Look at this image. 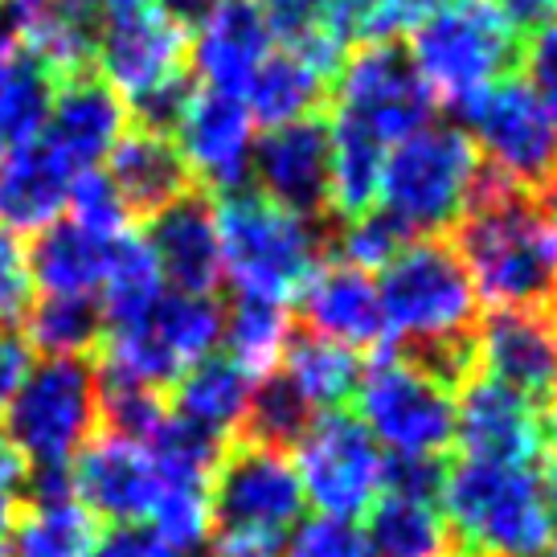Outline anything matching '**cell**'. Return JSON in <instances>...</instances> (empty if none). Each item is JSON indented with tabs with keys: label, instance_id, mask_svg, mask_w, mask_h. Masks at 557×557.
I'll list each match as a JSON object with an SVG mask.
<instances>
[{
	"label": "cell",
	"instance_id": "cell-41",
	"mask_svg": "<svg viewBox=\"0 0 557 557\" xmlns=\"http://www.w3.org/2000/svg\"><path fill=\"white\" fill-rule=\"evenodd\" d=\"M70 209H74V226L90 230L99 238H120L132 226V213L123 209L120 193L111 185V176L99 173V169H83L70 181Z\"/></svg>",
	"mask_w": 557,
	"mask_h": 557
},
{
	"label": "cell",
	"instance_id": "cell-36",
	"mask_svg": "<svg viewBox=\"0 0 557 557\" xmlns=\"http://www.w3.org/2000/svg\"><path fill=\"white\" fill-rule=\"evenodd\" d=\"M164 278L157 271V259L148 243L139 234H120L115 246H111V262H107L103 275V332L107 329H127L148 315V308L157 304V296L164 292L160 287Z\"/></svg>",
	"mask_w": 557,
	"mask_h": 557
},
{
	"label": "cell",
	"instance_id": "cell-11",
	"mask_svg": "<svg viewBox=\"0 0 557 557\" xmlns=\"http://www.w3.org/2000/svg\"><path fill=\"white\" fill-rule=\"evenodd\" d=\"M352 401L377 447L394 455H443L455 443V398L394 357L389 345L366 366Z\"/></svg>",
	"mask_w": 557,
	"mask_h": 557
},
{
	"label": "cell",
	"instance_id": "cell-57",
	"mask_svg": "<svg viewBox=\"0 0 557 557\" xmlns=\"http://www.w3.org/2000/svg\"><path fill=\"white\" fill-rule=\"evenodd\" d=\"M541 557H557V545H554V549H545V554H541Z\"/></svg>",
	"mask_w": 557,
	"mask_h": 557
},
{
	"label": "cell",
	"instance_id": "cell-46",
	"mask_svg": "<svg viewBox=\"0 0 557 557\" xmlns=\"http://www.w3.org/2000/svg\"><path fill=\"white\" fill-rule=\"evenodd\" d=\"M524 83L533 87V95L541 99V107L549 111V120L557 123V25L541 29L537 37L524 41Z\"/></svg>",
	"mask_w": 557,
	"mask_h": 557
},
{
	"label": "cell",
	"instance_id": "cell-8",
	"mask_svg": "<svg viewBox=\"0 0 557 557\" xmlns=\"http://www.w3.org/2000/svg\"><path fill=\"white\" fill-rule=\"evenodd\" d=\"M377 304L385 332H394L398 341L468 332L484 315L468 267L459 262L447 238H414L398 259L385 262Z\"/></svg>",
	"mask_w": 557,
	"mask_h": 557
},
{
	"label": "cell",
	"instance_id": "cell-52",
	"mask_svg": "<svg viewBox=\"0 0 557 557\" xmlns=\"http://www.w3.org/2000/svg\"><path fill=\"white\" fill-rule=\"evenodd\" d=\"M537 484H541V505H545V517L557 533V451H545L537 459Z\"/></svg>",
	"mask_w": 557,
	"mask_h": 557
},
{
	"label": "cell",
	"instance_id": "cell-43",
	"mask_svg": "<svg viewBox=\"0 0 557 557\" xmlns=\"http://www.w3.org/2000/svg\"><path fill=\"white\" fill-rule=\"evenodd\" d=\"M193 95H197V87H193V78L185 70L173 74V78H164L152 90H144V95L132 99V120H136L132 127L157 132V136H173L181 120H185V111H189Z\"/></svg>",
	"mask_w": 557,
	"mask_h": 557
},
{
	"label": "cell",
	"instance_id": "cell-2",
	"mask_svg": "<svg viewBox=\"0 0 557 557\" xmlns=\"http://www.w3.org/2000/svg\"><path fill=\"white\" fill-rule=\"evenodd\" d=\"M218 246H222V271H230L234 292H259L271 299H287L299 283L312 275L320 259H329L332 234L341 218L304 222L287 209L271 206L259 189L226 193L213 206Z\"/></svg>",
	"mask_w": 557,
	"mask_h": 557
},
{
	"label": "cell",
	"instance_id": "cell-1",
	"mask_svg": "<svg viewBox=\"0 0 557 557\" xmlns=\"http://www.w3.org/2000/svg\"><path fill=\"white\" fill-rule=\"evenodd\" d=\"M487 308L549 312L557 299V206L480 160L468 206L447 234Z\"/></svg>",
	"mask_w": 557,
	"mask_h": 557
},
{
	"label": "cell",
	"instance_id": "cell-16",
	"mask_svg": "<svg viewBox=\"0 0 557 557\" xmlns=\"http://www.w3.org/2000/svg\"><path fill=\"white\" fill-rule=\"evenodd\" d=\"M480 369L545 418L557 394L554 315L533 308H492L480 315Z\"/></svg>",
	"mask_w": 557,
	"mask_h": 557
},
{
	"label": "cell",
	"instance_id": "cell-56",
	"mask_svg": "<svg viewBox=\"0 0 557 557\" xmlns=\"http://www.w3.org/2000/svg\"><path fill=\"white\" fill-rule=\"evenodd\" d=\"M115 4H136V0H107V9H115Z\"/></svg>",
	"mask_w": 557,
	"mask_h": 557
},
{
	"label": "cell",
	"instance_id": "cell-20",
	"mask_svg": "<svg viewBox=\"0 0 557 557\" xmlns=\"http://www.w3.org/2000/svg\"><path fill=\"white\" fill-rule=\"evenodd\" d=\"M299 324L345 348H385V315L377 283L345 262H315L296 292Z\"/></svg>",
	"mask_w": 557,
	"mask_h": 557
},
{
	"label": "cell",
	"instance_id": "cell-33",
	"mask_svg": "<svg viewBox=\"0 0 557 557\" xmlns=\"http://www.w3.org/2000/svg\"><path fill=\"white\" fill-rule=\"evenodd\" d=\"M148 329V336L157 341L181 369H189L193 361H201L213 352V345L222 341V304L213 296H185V292H160L157 304L148 308L144 320H136Z\"/></svg>",
	"mask_w": 557,
	"mask_h": 557
},
{
	"label": "cell",
	"instance_id": "cell-51",
	"mask_svg": "<svg viewBox=\"0 0 557 557\" xmlns=\"http://www.w3.org/2000/svg\"><path fill=\"white\" fill-rule=\"evenodd\" d=\"M25 17H29L25 0H0V62L25 50Z\"/></svg>",
	"mask_w": 557,
	"mask_h": 557
},
{
	"label": "cell",
	"instance_id": "cell-9",
	"mask_svg": "<svg viewBox=\"0 0 557 557\" xmlns=\"http://www.w3.org/2000/svg\"><path fill=\"white\" fill-rule=\"evenodd\" d=\"M329 111L357 120L382 144L389 139L398 144L435 120L438 95L414 66L410 46L377 41V46H357L341 62Z\"/></svg>",
	"mask_w": 557,
	"mask_h": 557
},
{
	"label": "cell",
	"instance_id": "cell-4",
	"mask_svg": "<svg viewBox=\"0 0 557 557\" xmlns=\"http://www.w3.org/2000/svg\"><path fill=\"white\" fill-rule=\"evenodd\" d=\"M480 152L455 123H426L398 139L382 164V209L394 213L414 238H447L468 206Z\"/></svg>",
	"mask_w": 557,
	"mask_h": 557
},
{
	"label": "cell",
	"instance_id": "cell-7",
	"mask_svg": "<svg viewBox=\"0 0 557 557\" xmlns=\"http://www.w3.org/2000/svg\"><path fill=\"white\" fill-rule=\"evenodd\" d=\"M4 443L29 463H70L99 431V377L90 357H41L4 406Z\"/></svg>",
	"mask_w": 557,
	"mask_h": 557
},
{
	"label": "cell",
	"instance_id": "cell-55",
	"mask_svg": "<svg viewBox=\"0 0 557 557\" xmlns=\"http://www.w3.org/2000/svg\"><path fill=\"white\" fill-rule=\"evenodd\" d=\"M545 438H549V451H557V394L545 410Z\"/></svg>",
	"mask_w": 557,
	"mask_h": 557
},
{
	"label": "cell",
	"instance_id": "cell-17",
	"mask_svg": "<svg viewBox=\"0 0 557 557\" xmlns=\"http://www.w3.org/2000/svg\"><path fill=\"white\" fill-rule=\"evenodd\" d=\"M176 136H181V157L189 164L193 181H201L197 189L218 193V197L246 189L255 136H250V111L243 95L209 87L197 90Z\"/></svg>",
	"mask_w": 557,
	"mask_h": 557
},
{
	"label": "cell",
	"instance_id": "cell-47",
	"mask_svg": "<svg viewBox=\"0 0 557 557\" xmlns=\"http://www.w3.org/2000/svg\"><path fill=\"white\" fill-rule=\"evenodd\" d=\"M95 557H176V554L169 549V541L160 537L152 524L127 521V524H111L107 533H99Z\"/></svg>",
	"mask_w": 557,
	"mask_h": 557
},
{
	"label": "cell",
	"instance_id": "cell-61",
	"mask_svg": "<svg viewBox=\"0 0 557 557\" xmlns=\"http://www.w3.org/2000/svg\"><path fill=\"white\" fill-rule=\"evenodd\" d=\"M554 206H557V197H554Z\"/></svg>",
	"mask_w": 557,
	"mask_h": 557
},
{
	"label": "cell",
	"instance_id": "cell-53",
	"mask_svg": "<svg viewBox=\"0 0 557 557\" xmlns=\"http://www.w3.org/2000/svg\"><path fill=\"white\" fill-rule=\"evenodd\" d=\"M209 557H278L275 541H255V537H218Z\"/></svg>",
	"mask_w": 557,
	"mask_h": 557
},
{
	"label": "cell",
	"instance_id": "cell-26",
	"mask_svg": "<svg viewBox=\"0 0 557 557\" xmlns=\"http://www.w3.org/2000/svg\"><path fill=\"white\" fill-rule=\"evenodd\" d=\"M385 144L348 115L329 111V209L341 222H352L377 209Z\"/></svg>",
	"mask_w": 557,
	"mask_h": 557
},
{
	"label": "cell",
	"instance_id": "cell-27",
	"mask_svg": "<svg viewBox=\"0 0 557 557\" xmlns=\"http://www.w3.org/2000/svg\"><path fill=\"white\" fill-rule=\"evenodd\" d=\"M243 95L250 123H262L267 132L283 127V123L308 120V115H324L332 107L329 78H320L304 58L287 50L267 53Z\"/></svg>",
	"mask_w": 557,
	"mask_h": 557
},
{
	"label": "cell",
	"instance_id": "cell-45",
	"mask_svg": "<svg viewBox=\"0 0 557 557\" xmlns=\"http://www.w3.org/2000/svg\"><path fill=\"white\" fill-rule=\"evenodd\" d=\"M29 304H34V275H29L25 250L17 234L0 230V329L25 320Z\"/></svg>",
	"mask_w": 557,
	"mask_h": 557
},
{
	"label": "cell",
	"instance_id": "cell-35",
	"mask_svg": "<svg viewBox=\"0 0 557 557\" xmlns=\"http://www.w3.org/2000/svg\"><path fill=\"white\" fill-rule=\"evenodd\" d=\"M99 521L83 505H21L4 557H95Z\"/></svg>",
	"mask_w": 557,
	"mask_h": 557
},
{
	"label": "cell",
	"instance_id": "cell-38",
	"mask_svg": "<svg viewBox=\"0 0 557 557\" xmlns=\"http://www.w3.org/2000/svg\"><path fill=\"white\" fill-rule=\"evenodd\" d=\"M99 377V431L127 443H148L169 418V394L95 366Z\"/></svg>",
	"mask_w": 557,
	"mask_h": 557
},
{
	"label": "cell",
	"instance_id": "cell-5",
	"mask_svg": "<svg viewBox=\"0 0 557 557\" xmlns=\"http://www.w3.org/2000/svg\"><path fill=\"white\" fill-rule=\"evenodd\" d=\"M455 127L468 132L475 152L505 173L517 189L554 201L557 197V123L541 107L533 87L508 74L468 99L447 103Z\"/></svg>",
	"mask_w": 557,
	"mask_h": 557
},
{
	"label": "cell",
	"instance_id": "cell-3",
	"mask_svg": "<svg viewBox=\"0 0 557 557\" xmlns=\"http://www.w3.org/2000/svg\"><path fill=\"white\" fill-rule=\"evenodd\" d=\"M447 537L463 557H541L554 541L533 468L459 459L447 468Z\"/></svg>",
	"mask_w": 557,
	"mask_h": 557
},
{
	"label": "cell",
	"instance_id": "cell-21",
	"mask_svg": "<svg viewBox=\"0 0 557 557\" xmlns=\"http://www.w3.org/2000/svg\"><path fill=\"white\" fill-rule=\"evenodd\" d=\"M123 136V103L115 87L99 70L62 78L53 90L50 120H46V144L70 169H95L111 152V144Z\"/></svg>",
	"mask_w": 557,
	"mask_h": 557
},
{
	"label": "cell",
	"instance_id": "cell-18",
	"mask_svg": "<svg viewBox=\"0 0 557 557\" xmlns=\"http://www.w3.org/2000/svg\"><path fill=\"white\" fill-rule=\"evenodd\" d=\"M144 243L157 259L160 278L185 296H213L222 283V246L213 222V197L206 189H189L173 206L148 218Z\"/></svg>",
	"mask_w": 557,
	"mask_h": 557
},
{
	"label": "cell",
	"instance_id": "cell-29",
	"mask_svg": "<svg viewBox=\"0 0 557 557\" xmlns=\"http://www.w3.org/2000/svg\"><path fill=\"white\" fill-rule=\"evenodd\" d=\"M255 377L230 357H201L173 382V406L181 418H189L206 431L234 435L243 422L246 398Z\"/></svg>",
	"mask_w": 557,
	"mask_h": 557
},
{
	"label": "cell",
	"instance_id": "cell-25",
	"mask_svg": "<svg viewBox=\"0 0 557 557\" xmlns=\"http://www.w3.org/2000/svg\"><path fill=\"white\" fill-rule=\"evenodd\" d=\"M115 238H99L74 222H50L25 250L34 287L46 296H90L103 287Z\"/></svg>",
	"mask_w": 557,
	"mask_h": 557
},
{
	"label": "cell",
	"instance_id": "cell-60",
	"mask_svg": "<svg viewBox=\"0 0 557 557\" xmlns=\"http://www.w3.org/2000/svg\"><path fill=\"white\" fill-rule=\"evenodd\" d=\"M435 4H447V0H435Z\"/></svg>",
	"mask_w": 557,
	"mask_h": 557
},
{
	"label": "cell",
	"instance_id": "cell-34",
	"mask_svg": "<svg viewBox=\"0 0 557 557\" xmlns=\"http://www.w3.org/2000/svg\"><path fill=\"white\" fill-rule=\"evenodd\" d=\"M53 90H58V74L37 53L17 50L13 58L0 62V139H4V148L34 144L46 132Z\"/></svg>",
	"mask_w": 557,
	"mask_h": 557
},
{
	"label": "cell",
	"instance_id": "cell-31",
	"mask_svg": "<svg viewBox=\"0 0 557 557\" xmlns=\"http://www.w3.org/2000/svg\"><path fill=\"white\" fill-rule=\"evenodd\" d=\"M287 332H292V315L283 308V299L234 292L230 308H222V336H226L230 361H238L250 377L278 369Z\"/></svg>",
	"mask_w": 557,
	"mask_h": 557
},
{
	"label": "cell",
	"instance_id": "cell-42",
	"mask_svg": "<svg viewBox=\"0 0 557 557\" xmlns=\"http://www.w3.org/2000/svg\"><path fill=\"white\" fill-rule=\"evenodd\" d=\"M447 459L443 455H382V487L385 496L418 500V505L438 508L443 484H447Z\"/></svg>",
	"mask_w": 557,
	"mask_h": 557
},
{
	"label": "cell",
	"instance_id": "cell-54",
	"mask_svg": "<svg viewBox=\"0 0 557 557\" xmlns=\"http://www.w3.org/2000/svg\"><path fill=\"white\" fill-rule=\"evenodd\" d=\"M157 4L181 25V29H197V25L206 21L209 9H213V0H157Z\"/></svg>",
	"mask_w": 557,
	"mask_h": 557
},
{
	"label": "cell",
	"instance_id": "cell-32",
	"mask_svg": "<svg viewBox=\"0 0 557 557\" xmlns=\"http://www.w3.org/2000/svg\"><path fill=\"white\" fill-rule=\"evenodd\" d=\"M361 537L369 557H447L451 549L447 521L438 517V508L401 496H382L369 505Z\"/></svg>",
	"mask_w": 557,
	"mask_h": 557
},
{
	"label": "cell",
	"instance_id": "cell-58",
	"mask_svg": "<svg viewBox=\"0 0 557 557\" xmlns=\"http://www.w3.org/2000/svg\"><path fill=\"white\" fill-rule=\"evenodd\" d=\"M0 152H4V139H0Z\"/></svg>",
	"mask_w": 557,
	"mask_h": 557
},
{
	"label": "cell",
	"instance_id": "cell-15",
	"mask_svg": "<svg viewBox=\"0 0 557 557\" xmlns=\"http://www.w3.org/2000/svg\"><path fill=\"white\" fill-rule=\"evenodd\" d=\"M455 447L463 451V459L533 468L549 451V438L545 418L529 401L480 373L459 389L455 401Z\"/></svg>",
	"mask_w": 557,
	"mask_h": 557
},
{
	"label": "cell",
	"instance_id": "cell-14",
	"mask_svg": "<svg viewBox=\"0 0 557 557\" xmlns=\"http://www.w3.org/2000/svg\"><path fill=\"white\" fill-rule=\"evenodd\" d=\"M185 50L189 29H181L157 0H136L107 9L95 66H103V78L115 87V95H127L132 103L136 95L181 74Z\"/></svg>",
	"mask_w": 557,
	"mask_h": 557
},
{
	"label": "cell",
	"instance_id": "cell-49",
	"mask_svg": "<svg viewBox=\"0 0 557 557\" xmlns=\"http://www.w3.org/2000/svg\"><path fill=\"white\" fill-rule=\"evenodd\" d=\"M487 4L500 13V21L521 41L537 37L549 25H557V0H487Z\"/></svg>",
	"mask_w": 557,
	"mask_h": 557
},
{
	"label": "cell",
	"instance_id": "cell-12",
	"mask_svg": "<svg viewBox=\"0 0 557 557\" xmlns=\"http://www.w3.org/2000/svg\"><path fill=\"white\" fill-rule=\"evenodd\" d=\"M296 471L304 496L324 517L352 521L369 512L382 492V447L357 414L324 410L320 418H312L308 435L299 438Z\"/></svg>",
	"mask_w": 557,
	"mask_h": 557
},
{
	"label": "cell",
	"instance_id": "cell-24",
	"mask_svg": "<svg viewBox=\"0 0 557 557\" xmlns=\"http://www.w3.org/2000/svg\"><path fill=\"white\" fill-rule=\"evenodd\" d=\"M74 169L46 139L21 144L0 160V230L37 234L62 213Z\"/></svg>",
	"mask_w": 557,
	"mask_h": 557
},
{
	"label": "cell",
	"instance_id": "cell-10",
	"mask_svg": "<svg viewBox=\"0 0 557 557\" xmlns=\"http://www.w3.org/2000/svg\"><path fill=\"white\" fill-rule=\"evenodd\" d=\"M304 484L287 455L234 443L209 475V524L218 537L278 541L304 517Z\"/></svg>",
	"mask_w": 557,
	"mask_h": 557
},
{
	"label": "cell",
	"instance_id": "cell-40",
	"mask_svg": "<svg viewBox=\"0 0 557 557\" xmlns=\"http://www.w3.org/2000/svg\"><path fill=\"white\" fill-rule=\"evenodd\" d=\"M152 529L169 541L176 557H193L206 549L209 533V487H164L152 508Z\"/></svg>",
	"mask_w": 557,
	"mask_h": 557
},
{
	"label": "cell",
	"instance_id": "cell-22",
	"mask_svg": "<svg viewBox=\"0 0 557 557\" xmlns=\"http://www.w3.org/2000/svg\"><path fill=\"white\" fill-rule=\"evenodd\" d=\"M271 53L259 0H213L193 41V70L209 90L243 95L250 74Z\"/></svg>",
	"mask_w": 557,
	"mask_h": 557
},
{
	"label": "cell",
	"instance_id": "cell-23",
	"mask_svg": "<svg viewBox=\"0 0 557 557\" xmlns=\"http://www.w3.org/2000/svg\"><path fill=\"white\" fill-rule=\"evenodd\" d=\"M111 164V185L120 193L123 209L132 213V222H148L152 213L173 206L176 197L197 189L189 164L181 157L169 136L144 132V127H123V136L107 152Z\"/></svg>",
	"mask_w": 557,
	"mask_h": 557
},
{
	"label": "cell",
	"instance_id": "cell-6",
	"mask_svg": "<svg viewBox=\"0 0 557 557\" xmlns=\"http://www.w3.org/2000/svg\"><path fill=\"white\" fill-rule=\"evenodd\" d=\"M410 58L438 103H455L517 74L524 62V41L487 0H447L414 25Z\"/></svg>",
	"mask_w": 557,
	"mask_h": 557
},
{
	"label": "cell",
	"instance_id": "cell-13",
	"mask_svg": "<svg viewBox=\"0 0 557 557\" xmlns=\"http://www.w3.org/2000/svg\"><path fill=\"white\" fill-rule=\"evenodd\" d=\"M250 173L271 206L320 222L329 209V111L271 127L250 148Z\"/></svg>",
	"mask_w": 557,
	"mask_h": 557
},
{
	"label": "cell",
	"instance_id": "cell-59",
	"mask_svg": "<svg viewBox=\"0 0 557 557\" xmlns=\"http://www.w3.org/2000/svg\"><path fill=\"white\" fill-rule=\"evenodd\" d=\"M447 557H463V554H447Z\"/></svg>",
	"mask_w": 557,
	"mask_h": 557
},
{
	"label": "cell",
	"instance_id": "cell-37",
	"mask_svg": "<svg viewBox=\"0 0 557 557\" xmlns=\"http://www.w3.org/2000/svg\"><path fill=\"white\" fill-rule=\"evenodd\" d=\"M25 345L41 357H90L103 345V308L90 296H46L25 312Z\"/></svg>",
	"mask_w": 557,
	"mask_h": 557
},
{
	"label": "cell",
	"instance_id": "cell-39",
	"mask_svg": "<svg viewBox=\"0 0 557 557\" xmlns=\"http://www.w3.org/2000/svg\"><path fill=\"white\" fill-rule=\"evenodd\" d=\"M414 243V234L401 226L394 213L385 209H369L352 222H341L336 234H332L329 259L345 262V267H357V271H382L385 262H394Z\"/></svg>",
	"mask_w": 557,
	"mask_h": 557
},
{
	"label": "cell",
	"instance_id": "cell-44",
	"mask_svg": "<svg viewBox=\"0 0 557 557\" xmlns=\"http://www.w3.org/2000/svg\"><path fill=\"white\" fill-rule=\"evenodd\" d=\"M287 557H369L366 537L352 521L341 517H312L287 541Z\"/></svg>",
	"mask_w": 557,
	"mask_h": 557
},
{
	"label": "cell",
	"instance_id": "cell-48",
	"mask_svg": "<svg viewBox=\"0 0 557 557\" xmlns=\"http://www.w3.org/2000/svg\"><path fill=\"white\" fill-rule=\"evenodd\" d=\"M21 484H25V459L0 438V557H4L9 533H13V521H17Z\"/></svg>",
	"mask_w": 557,
	"mask_h": 557
},
{
	"label": "cell",
	"instance_id": "cell-19",
	"mask_svg": "<svg viewBox=\"0 0 557 557\" xmlns=\"http://www.w3.org/2000/svg\"><path fill=\"white\" fill-rule=\"evenodd\" d=\"M74 492L83 496V508L90 517L127 524L152 517L164 480H160L148 447L103 435L83 447V459L74 468Z\"/></svg>",
	"mask_w": 557,
	"mask_h": 557
},
{
	"label": "cell",
	"instance_id": "cell-50",
	"mask_svg": "<svg viewBox=\"0 0 557 557\" xmlns=\"http://www.w3.org/2000/svg\"><path fill=\"white\" fill-rule=\"evenodd\" d=\"M29 366H34V348L25 345V336H17L13 329H0V414L13 401L17 385L25 382Z\"/></svg>",
	"mask_w": 557,
	"mask_h": 557
},
{
	"label": "cell",
	"instance_id": "cell-28",
	"mask_svg": "<svg viewBox=\"0 0 557 557\" xmlns=\"http://www.w3.org/2000/svg\"><path fill=\"white\" fill-rule=\"evenodd\" d=\"M278 369L304 389V398L324 410H345L357 398V385L366 377V361L352 348L324 341L308 332L304 324L287 332L283 352H278Z\"/></svg>",
	"mask_w": 557,
	"mask_h": 557
},
{
	"label": "cell",
	"instance_id": "cell-30",
	"mask_svg": "<svg viewBox=\"0 0 557 557\" xmlns=\"http://www.w3.org/2000/svg\"><path fill=\"white\" fill-rule=\"evenodd\" d=\"M315 418V406L304 398L283 369L262 373L259 385H250V398H246L243 422L234 431V443H250V447H267V451H296L299 438L308 435Z\"/></svg>",
	"mask_w": 557,
	"mask_h": 557
}]
</instances>
